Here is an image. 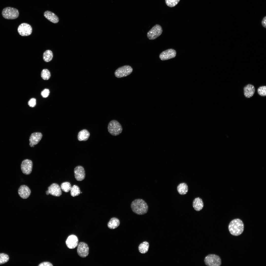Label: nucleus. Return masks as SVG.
<instances>
[{
  "label": "nucleus",
  "instance_id": "f257e3e1",
  "mask_svg": "<svg viewBox=\"0 0 266 266\" xmlns=\"http://www.w3.org/2000/svg\"><path fill=\"white\" fill-rule=\"evenodd\" d=\"M131 207L135 213L140 215L146 214L148 210V206L145 201L142 199H136L133 200L131 204Z\"/></svg>",
  "mask_w": 266,
  "mask_h": 266
},
{
  "label": "nucleus",
  "instance_id": "f03ea898",
  "mask_svg": "<svg viewBox=\"0 0 266 266\" xmlns=\"http://www.w3.org/2000/svg\"><path fill=\"white\" fill-rule=\"evenodd\" d=\"M244 224L242 221L238 218L234 219L230 222L228 229L230 233L234 236L241 234L244 230Z\"/></svg>",
  "mask_w": 266,
  "mask_h": 266
},
{
  "label": "nucleus",
  "instance_id": "7ed1b4c3",
  "mask_svg": "<svg viewBox=\"0 0 266 266\" xmlns=\"http://www.w3.org/2000/svg\"><path fill=\"white\" fill-rule=\"evenodd\" d=\"M108 129V132L111 135L116 136L119 135L122 133V128L118 121L113 120H111L109 123Z\"/></svg>",
  "mask_w": 266,
  "mask_h": 266
},
{
  "label": "nucleus",
  "instance_id": "20e7f679",
  "mask_svg": "<svg viewBox=\"0 0 266 266\" xmlns=\"http://www.w3.org/2000/svg\"><path fill=\"white\" fill-rule=\"evenodd\" d=\"M19 12L17 9L11 7L4 8L2 12L3 17L9 19H15L17 18L19 15Z\"/></svg>",
  "mask_w": 266,
  "mask_h": 266
},
{
  "label": "nucleus",
  "instance_id": "39448f33",
  "mask_svg": "<svg viewBox=\"0 0 266 266\" xmlns=\"http://www.w3.org/2000/svg\"><path fill=\"white\" fill-rule=\"evenodd\" d=\"M204 262L205 264L208 266H220L221 264L220 257L214 254H209L205 258Z\"/></svg>",
  "mask_w": 266,
  "mask_h": 266
},
{
  "label": "nucleus",
  "instance_id": "423d86ee",
  "mask_svg": "<svg viewBox=\"0 0 266 266\" xmlns=\"http://www.w3.org/2000/svg\"><path fill=\"white\" fill-rule=\"evenodd\" d=\"M133 69L130 66L125 65L120 67L116 70L114 73L115 76L120 78L127 76L133 72Z\"/></svg>",
  "mask_w": 266,
  "mask_h": 266
},
{
  "label": "nucleus",
  "instance_id": "0eeeda50",
  "mask_svg": "<svg viewBox=\"0 0 266 266\" xmlns=\"http://www.w3.org/2000/svg\"><path fill=\"white\" fill-rule=\"evenodd\" d=\"M162 32L161 26L159 24H156L148 32L147 35V37L150 40L155 39L162 34Z\"/></svg>",
  "mask_w": 266,
  "mask_h": 266
},
{
  "label": "nucleus",
  "instance_id": "6e6552de",
  "mask_svg": "<svg viewBox=\"0 0 266 266\" xmlns=\"http://www.w3.org/2000/svg\"><path fill=\"white\" fill-rule=\"evenodd\" d=\"M17 31L18 33L22 36H28L31 35L32 28L29 24L26 23L21 24L18 27Z\"/></svg>",
  "mask_w": 266,
  "mask_h": 266
},
{
  "label": "nucleus",
  "instance_id": "1a4fd4ad",
  "mask_svg": "<svg viewBox=\"0 0 266 266\" xmlns=\"http://www.w3.org/2000/svg\"><path fill=\"white\" fill-rule=\"evenodd\" d=\"M33 166L32 161L28 159L23 160L21 165V169L22 172L26 175L30 174L31 172Z\"/></svg>",
  "mask_w": 266,
  "mask_h": 266
},
{
  "label": "nucleus",
  "instance_id": "9d476101",
  "mask_svg": "<svg viewBox=\"0 0 266 266\" xmlns=\"http://www.w3.org/2000/svg\"><path fill=\"white\" fill-rule=\"evenodd\" d=\"M77 251L78 255L82 258L86 257L88 255L89 248L88 245L85 243L80 242L77 245Z\"/></svg>",
  "mask_w": 266,
  "mask_h": 266
},
{
  "label": "nucleus",
  "instance_id": "9b49d317",
  "mask_svg": "<svg viewBox=\"0 0 266 266\" xmlns=\"http://www.w3.org/2000/svg\"><path fill=\"white\" fill-rule=\"evenodd\" d=\"M48 190L46 191V194L48 195L49 194L55 197H59L62 194L61 187L56 183H53L48 188Z\"/></svg>",
  "mask_w": 266,
  "mask_h": 266
},
{
  "label": "nucleus",
  "instance_id": "f8f14e48",
  "mask_svg": "<svg viewBox=\"0 0 266 266\" xmlns=\"http://www.w3.org/2000/svg\"><path fill=\"white\" fill-rule=\"evenodd\" d=\"M176 54V52L175 50L169 49L162 52L160 54L159 58L162 61L167 60L174 58Z\"/></svg>",
  "mask_w": 266,
  "mask_h": 266
},
{
  "label": "nucleus",
  "instance_id": "ddd939ff",
  "mask_svg": "<svg viewBox=\"0 0 266 266\" xmlns=\"http://www.w3.org/2000/svg\"><path fill=\"white\" fill-rule=\"evenodd\" d=\"M74 172L75 178L77 181H82L85 178V171L82 166H76L74 169Z\"/></svg>",
  "mask_w": 266,
  "mask_h": 266
},
{
  "label": "nucleus",
  "instance_id": "4468645a",
  "mask_svg": "<svg viewBox=\"0 0 266 266\" xmlns=\"http://www.w3.org/2000/svg\"><path fill=\"white\" fill-rule=\"evenodd\" d=\"M42 137V133L39 132L33 133H32L29 138V145L31 147H33L37 145L41 140Z\"/></svg>",
  "mask_w": 266,
  "mask_h": 266
},
{
  "label": "nucleus",
  "instance_id": "2eb2a0df",
  "mask_svg": "<svg viewBox=\"0 0 266 266\" xmlns=\"http://www.w3.org/2000/svg\"><path fill=\"white\" fill-rule=\"evenodd\" d=\"M78 244V239L75 235L72 234L69 236L66 241V244L69 249H74L76 247Z\"/></svg>",
  "mask_w": 266,
  "mask_h": 266
},
{
  "label": "nucleus",
  "instance_id": "dca6fc26",
  "mask_svg": "<svg viewBox=\"0 0 266 266\" xmlns=\"http://www.w3.org/2000/svg\"><path fill=\"white\" fill-rule=\"evenodd\" d=\"M18 194L19 196L23 199L28 198L31 194V191L27 185H21L18 189Z\"/></svg>",
  "mask_w": 266,
  "mask_h": 266
},
{
  "label": "nucleus",
  "instance_id": "f3484780",
  "mask_svg": "<svg viewBox=\"0 0 266 266\" xmlns=\"http://www.w3.org/2000/svg\"><path fill=\"white\" fill-rule=\"evenodd\" d=\"M243 90L245 96L249 98H250L253 95L255 91V88L253 85L249 84L244 87Z\"/></svg>",
  "mask_w": 266,
  "mask_h": 266
},
{
  "label": "nucleus",
  "instance_id": "a211bd4d",
  "mask_svg": "<svg viewBox=\"0 0 266 266\" xmlns=\"http://www.w3.org/2000/svg\"><path fill=\"white\" fill-rule=\"evenodd\" d=\"M44 15L45 18L53 23H57L59 21L58 16L51 12L47 11L45 12Z\"/></svg>",
  "mask_w": 266,
  "mask_h": 266
},
{
  "label": "nucleus",
  "instance_id": "6ab92c4d",
  "mask_svg": "<svg viewBox=\"0 0 266 266\" xmlns=\"http://www.w3.org/2000/svg\"><path fill=\"white\" fill-rule=\"evenodd\" d=\"M204 206V204L202 199L200 198H195L193 202V206L194 209L197 211L201 210Z\"/></svg>",
  "mask_w": 266,
  "mask_h": 266
},
{
  "label": "nucleus",
  "instance_id": "aec40b11",
  "mask_svg": "<svg viewBox=\"0 0 266 266\" xmlns=\"http://www.w3.org/2000/svg\"><path fill=\"white\" fill-rule=\"evenodd\" d=\"M90 133L87 130L84 129L79 132L78 133L77 138L80 141H85L89 138Z\"/></svg>",
  "mask_w": 266,
  "mask_h": 266
},
{
  "label": "nucleus",
  "instance_id": "412c9836",
  "mask_svg": "<svg viewBox=\"0 0 266 266\" xmlns=\"http://www.w3.org/2000/svg\"><path fill=\"white\" fill-rule=\"evenodd\" d=\"M119 220L116 217L111 218L108 223L107 226L110 229H113L117 228L119 225Z\"/></svg>",
  "mask_w": 266,
  "mask_h": 266
},
{
  "label": "nucleus",
  "instance_id": "4be33fe9",
  "mask_svg": "<svg viewBox=\"0 0 266 266\" xmlns=\"http://www.w3.org/2000/svg\"><path fill=\"white\" fill-rule=\"evenodd\" d=\"M178 193L181 195L186 194L188 191V187L185 183H181L178 185L177 188Z\"/></svg>",
  "mask_w": 266,
  "mask_h": 266
},
{
  "label": "nucleus",
  "instance_id": "5701e85b",
  "mask_svg": "<svg viewBox=\"0 0 266 266\" xmlns=\"http://www.w3.org/2000/svg\"><path fill=\"white\" fill-rule=\"evenodd\" d=\"M149 246V244L147 241H144L140 244L138 247L139 252L142 254H145L148 251Z\"/></svg>",
  "mask_w": 266,
  "mask_h": 266
},
{
  "label": "nucleus",
  "instance_id": "b1692460",
  "mask_svg": "<svg viewBox=\"0 0 266 266\" xmlns=\"http://www.w3.org/2000/svg\"><path fill=\"white\" fill-rule=\"evenodd\" d=\"M53 57V54L52 51L49 50L45 51L43 55V58L44 61L46 62H49L52 60Z\"/></svg>",
  "mask_w": 266,
  "mask_h": 266
},
{
  "label": "nucleus",
  "instance_id": "393cba45",
  "mask_svg": "<svg viewBox=\"0 0 266 266\" xmlns=\"http://www.w3.org/2000/svg\"><path fill=\"white\" fill-rule=\"evenodd\" d=\"M70 191L71 195L73 197L78 196L81 193V191L79 187L75 185L71 187Z\"/></svg>",
  "mask_w": 266,
  "mask_h": 266
},
{
  "label": "nucleus",
  "instance_id": "a878e982",
  "mask_svg": "<svg viewBox=\"0 0 266 266\" xmlns=\"http://www.w3.org/2000/svg\"><path fill=\"white\" fill-rule=\"evenodd\" d=\"M71 187L70 183L68 182H63L61 185V189L65 192H68L70 191Z\"/></svg>",
  "mask_w": 266,
  "mask_h": 266
},
{
  "label": "nucleus",
  "instance_id": "bb28decb",
  "mask_svg": "<svg viewBox=\"0 0 266 266\" xmlns=\"http://www.w3.org/2000/svg\"><path fill=\"white\" fill-rule=\"evenodd\" d=\"M51 76L50 72L47 69H43L41 73V76L44 80H47L50 78Z\"/></svg>",
  "mask_w": 266,
  "mask_h": 266
},
{
  "label": "nucleus",
  "instance_id": "cd10ccee",
  "mask_svg": "<svg viewBox=\"0 0 266 266\" xmlns=\"http://www.w3.org/2000/svg\"><path fill=\"white\" fill-rule=\"evenodd\" d=\"M9 259V257L7 254L4 253H0V265L7 262Z\"/></svg>",
  "mask_w": 266,
  "mask_h": 266
},
{
  "label": "nucleus",
  "instance_id": "c85d7f7f",
  "mask_svg": "<svg viewBox=\"0 0 266 266\" xmlns=\"http://www.w3.org/2000/svg\"><path fill=\"white\" fill-rule=\"evenodd\" d=\"M258 94L262 97H265L266 96V86H262L259 87L257 89Z\"/></svg>",
  "mask_w": 266,
  "mask_h": 266
},
{
  "label": "nucleus",
  "instance_id": "c756f323",
  "mask_svg": "<svg viewBox=\"0 0 266 266\" xmlns=\"http://www.w3.org/2000/svg\"><path fill=\"white\" fill-rule=\"evenodd\" d=\"M180 0H165L166 4L168 6L173 7L177 5Z\"/></svg>",
  "mask_w": 266,
  "mask_h": 266
},
{
  "label": "nucleus",
  "instance_id": "7c9ffc66",
  "mask_svg": "<svg viewBox=\"0 0 266 266\" xmlns=\"http://www.w3.org/2000/svg\"><path fill=\"white\" fill-rule=\"evenodd\" d=\"M28 104L30 107H34L36 104V99L34 98H31L28 102Z\"/></svg>",
  "mask_w": 266,
  "mask_h": 266
},
{
  "label": "nucleus",
  "instance_id": "2f4dec72",
  "mask_svg": "<svg viewBox=\"0 0 266 266\" xmlns=\"http://www.w3.org/2000/svg\"><path fill=\"white\" fill-rule=\"evenodd\" d=\"M49 93L50 91L49 89H45L41 92V94L43 97L46 98L49 96Z\"/></svg>",
  "mask_w": 266,
  "mask_h": 266
},
{
  "label": "nucleus",
  "instance_id": "473e14b6",
  "mask_svg": "<svg viewBox=\"0 0 266 266\" xmlns=\"http://www.w3.org/2000/svg\"><path fill=\"white\" fill-rule=\"evenodd\" d=\"M39 266H53L52 265L50 262H44L40 263L38 265Z\"/></svg>",
  "mask_w": 266,
  "mask_h": 266
},
{
  "label": "nucleus",
  "instance_id": "72a5a7b5",
  "mask_svg": "<svg viewBox=\"0 0 266 266\" xmlns=\"http://www.w3.org/2000/svg\"><path fill=\"white\" fill-rule=\"evenodd\" d=\"M261 24L263 26L266 28V16L263 17L261 21Z\"/></svg>",
  "mask_w": 266,
  "mask_h": 266
}]
</instances>
